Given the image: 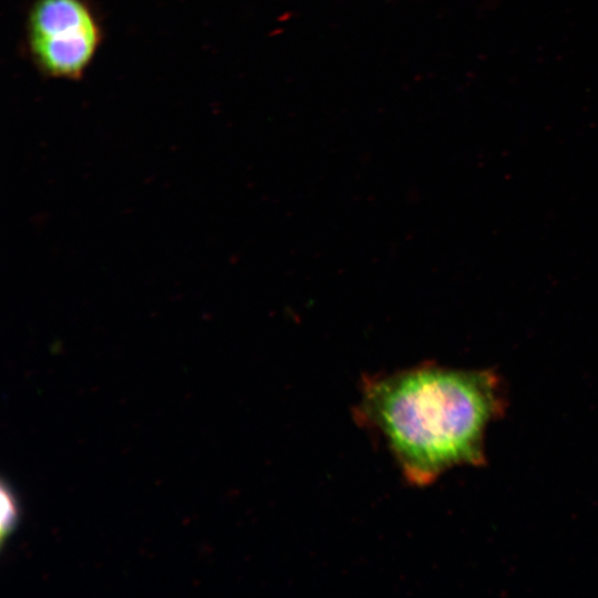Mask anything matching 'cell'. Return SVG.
<instances>
[{
    "label": "cell",
    "instance_id": "6da1fadb",
    "mask_svg": "<svg viewBox=\"0 0 598 598\" xmlns=\"http://www.w3.org/2000/svg\"><path fill=\"white\" fill-rule=\"evenodd\" d=\"M502 410L491 372L424 365L364 378L354 420L380 434L408 483L426 486L483 463L485 431Z\"/></svg>",
    "mask_w": 598,
    "mask_h": 598
},
{
    "label": "cell",
    "instance_id": "7a4b0ae2",
    "mask_svg": "<svg viewBox=\"0 0 598 598\" xmlns=\"http://www.w3.org/2000/svg\"><path fill=\"white\" fill-rule=\"evenodd\" d=\"M104 39L93 0H31L25 12L23 47L45 78L79 81Z\"/></svg>",
    "mask_w": 598,
    "mask_h": 598
},
{
    "label": "cell",
    "instance_id": "3957f363",
    "mask_svg": "<svg viewBox=\"0 0 598 598\" xmlns=\"http://www.w3.org/2000/svg\"><path fill=\"white\" fill-rule=\"evenodd\" d=\"M18 522V505L9 488L2 484L1 487V537L6 538Z\"/></svg>",
    "mask_w": 598,
    "mask_h": 598
}]
</instances>
